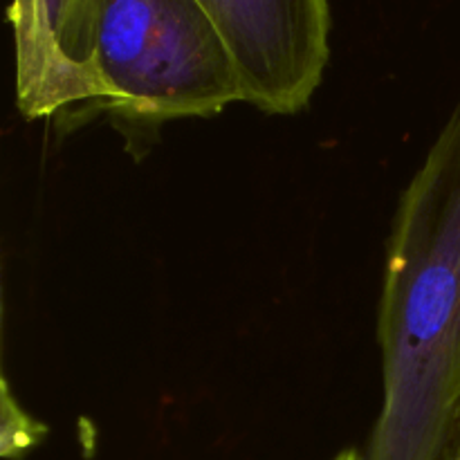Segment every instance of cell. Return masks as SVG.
Returning a JSON list of instances; mask_svg holds the SVG:
<instances>
[{
	"label": "cell",
	"instance_id": "3",
	"mask_svg": "<svg viewBox=\"0 0 460 460\" xmlns=\"http://www.w3.org/2000/svg\"><path fill=\"white\" fill-rule=\"evenodd\" d=\"M229 49L243 103L304 111L331 58L328 0H198Z\"/></svg>",
	"mask_w": 460,
	"mask_h": 460
},
{
	"label": "cell",
	"instance_id": "2",
	"mask_svg": "<svg viewBox=\"0 0 460 460\" xmlns=\"http://www.w3.org/2000/svg\"><path fill=\"white\" fill-rule=\"evenodd\" d=\"M103 111L164 124L243 102L223 36L198 0H102L94 49Z\"/></svg>",
	"mask_w": 460,
	"mask_h": 460
},
{
	"label": "cell",
	"instance_id": "1",
	"mask_svg": "<svg viewBox=\"0 0 460 460\" xmlns=\"http://www.w3.org/2000/svg\"><path fill=\"white\" fill-rule=\"evenodd\" d=\"M377 341L385 398L362 460H440L460 402V99L400 196Z\"/></svg>",
	"mask_w": 460,
	"mask_h": 460
},
{
	"label": "cell",
	"instance_id": "4",
	"mask_svg": "<svg viewBox=\"0 0 460 460\" xmlns=\"http://www.w3.org/2000/svg\"><path fill=\"white\" fill-rule=\"evenodd\" d=\"M102 0H12L16 106L25 119H48L79 103L103 108L94 49Z\"/></svg>",
	"mask_w": 460,
	"mask_h": 460
},
{
	"label": "cell",
	"instance_id": "5",
	"mask_svg": "<svg viewBox=\"0 0 460 460\" xmlns=\"http://www.w3.org/2000/svg\"><path fill=\"white\" fill-rule=\"evenodd\" d=\"M440 460H460V402L456 407V413H454L452 427H449L447 443H445V452Z\"/></svg>",
	"mask_w": 460,
	"mask_h": 460
}]
</instances>
